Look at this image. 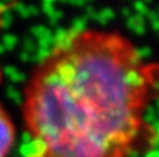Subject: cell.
<instances>
[{"mask_svg": "<svg viewBox=\"0 0 159 157\" xmlns=\"http://www.w3.org/2000/svg\"><path fill=\"white\" fill-rule=\"evenodd\" d=\"M17 141V129L7 110L0 104V157H8Z\"/></svg>", "mask_w": 159, "mask_h": 157, "instance_id": "cell-2", "label": "cell"}, {"mask_svg": "<svg viewBox=\"0 0 159 157\" xmlns=\"http://www.w3.org/2000/svg\"><path fill=\"white\" fill-rule=\"evenodd\" d=\"M159 66L117 31L66 32L22 92L25 157H133L157 143L147 120Z\"/></svg>", "mask_w": 159, "mask_h": 157, "instance_id": "cell-1", "label": "cell"}]
</instances>
